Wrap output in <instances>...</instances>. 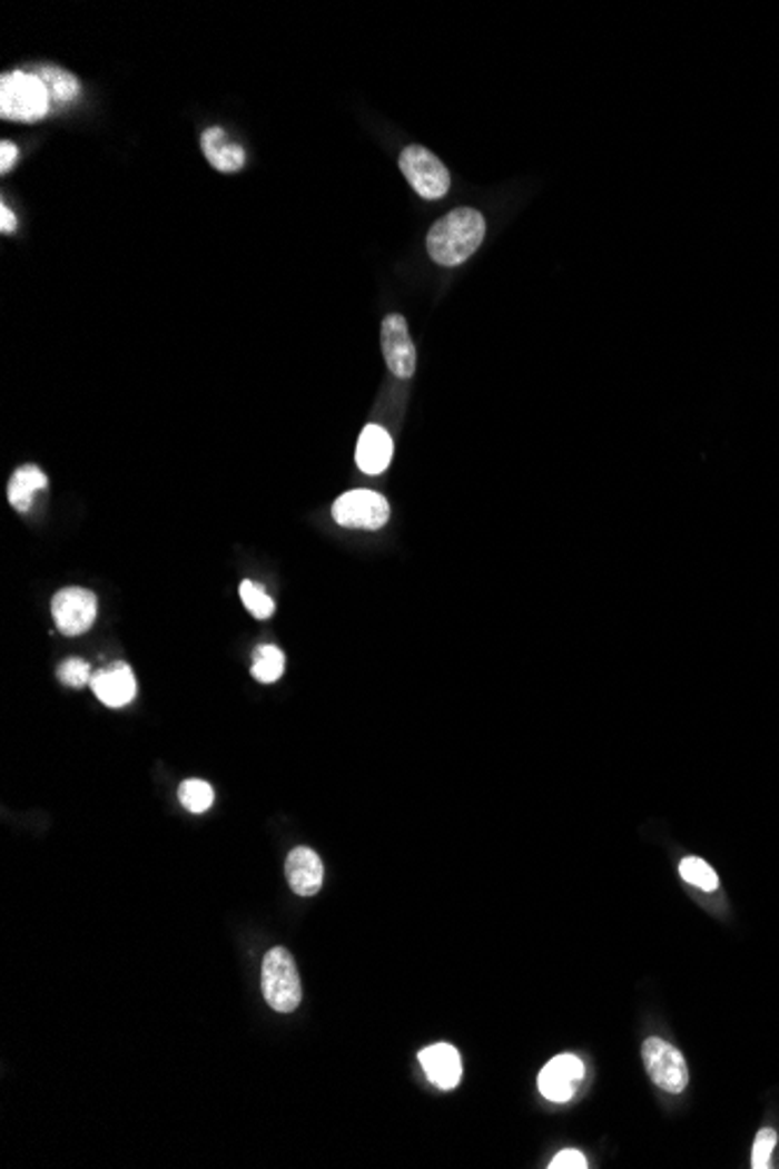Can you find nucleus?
<instances>
[{
    "instance_id": "nucleus-9",
    "label": "nucleus",
    "mask_w": 779,
    "mask_h": 1169,
    "mask_svg": "<svg viewBox=\"0 0 779 1169\" xmlns=\"http://www.w3.org/2000/svg\"><path fill=\"white\" fill-rule=\"evenodd\" d=\"M583 1079V1062L576 1055L553 1058L540 1074V1092L551 1102H570Z\"/></svg>"
},
{
    "instance_id": "nucleus-23",
    "label": "nucleus",
    "mask_w": 779,
    "mask_h": 1169,
    "mask_svg": "<svg viewBox=\"0 0 779 1169\" xmlns=\"http://www.w3.org/2000/svg\"><path fill=\"white\" fill-rule=\"evenodd\" d=\"M549 1167L551 1169H583V1167H589V1162H586V1158H583V1153H579L574 1149H568V1151H560L551 1160Z\"/></svg>"
},
{
    "instance_id": "nucleus-16",
    "label": "nucleus",
    "mask_w": 779,
    "mask_h": 1169,
    "mask_svg": "<svg viewBox=\"0 0 779 1169\" xmlns=\"http://www.w3.org/2000/svg\"><path fill=\"white\" fill-rule=\"evenodd\" d=\"M47 489V477L40 468L36 465H23L19 468L10 483H8V500L10 504L21 511V514H27V511L31 509L33 504V498L38 491Z\"/></svg>"
},
{
    "instance_id": "nucleus-17",
    "label": "nucleus",
    "mask_w": 779,
    "mask_h": 1169,
    "mask_svg": "<svg viewBox=\"0 0 779 1169\" xmlns=\"http://www.w3.org/2000/svg\"><path fill=\"white\" fill-rule=\"evenodd\" d=\"M250 672L262 685H272V681L280 679V675L285 672V654L276 645L257 647Z\"/></svg>"
},
{
    "instance_id": "nucleus-11",
    "label": "nucleus",
    "mask_w": 779,
    "mask_h": 1169,
    "mask_svg": "<svg viewBox=\"0 0 779 1169\" xmlns=\"http://www.w3.org/2000/svg\"><path fill=\"white\" fill-rule=\"evenodd\" d=\"M285 875L292 892L299 896H315L323 887L325 866L318 852H313L310 847H295L287 855Z\"/></svg>"
},
{
    "instance_id": "nucleus-20",
    "label": "nucleus",
    "mask_w": 779,
    "mask_h": 1169,
    "mask_svg": "<svg viewBox=\"0 0 779 1169\" xmlns=\"http://www.w3.org/2000/svg\"><path fill=\"white\" fill-rule=\"evenodd\" d=\"M240 600L246 605V610L257 619H269L276 612V602L272 600V596L266 593L259 583H253L248 579L240 583Z\"/></svg>"
},
{
    "instance_id": "nucleus-1",
    "label": "nucleus",
    "mask_w": 779,
    "mask_h": 1169,
    "mask_svg": "<svg viewBox=\"0 0 779 1169\" xmlns=\"http://www.w3.org/2000/svg\"><path fill=\"white\" fill-rule=\"evenodd\" d=\"M485 236V217L474 208H455L427 234V253L442 266L467 262Z\"/></svg>"
},
{
    "instance_id": "nucleus-4",
    "label": "nucleus",
    "mask_w": 779,
    "mask_h": 1169,
    "mask_svg": "<svg viewBox=\"0 0 779 1169\" xmlns=\"http://www.w3.org/2000/svg\"><path fill=\"white\" fill-rule=\"evenodd\" d=\"M400 168L408 185L416 189L423 199H442L451 189L448 168L434 153L423 148V145H408L400 157Z\"/></svg>"
},
{
    "instance_id": "nucleus-22",
    "label": "nucleus",
    "mask_w": 779,
    "mask_h": 1169,
    "mask_svg": "<svg viewBox=\"0 0 779 1169\" xmlns=\"http://www.w3.org/2000/svg\"><path fill=\"white\" fill-rule=\"evenodd\" d=\"M777 1147V1132L772 1128L759 1130L757 1139H753V1151H751V1167L753 1169H766L772 1156V1149Z\"/></svg>"
},
{
    "instance_id": "nucleus-8",
    "label": "nucleus",
    "mask_w": 779,
    "mask_h": 1169,
    "mask_svg": "<svg viewBox=\"0 0 779 1169\" xmlns=\"http://www.w3.org/2000/svg\"><path fill=\"white\" fill-rule=\"evenodd\" d=\"M52 617L63 636H82L96 619V596L80 587H68L52 598Z\"/></svg>"
},
{
    "instance_id": "nucleus-13",
    "label": "nucleus",
    "mask_w": 779,
    "mask_h": 1169,
    "mask_svg": "<svg viewBox=\"0 0 779 1169\" xmlns=\"http://www.w3.org/2000/svg\"><path fill=\"white\" fill-rule=\"evenodd\" d=\"M430 1083L442 1090H453L462 1079V1060L451 1043H434L418 1055Z\"/></svg>"
},
{
    "instance_id": "nucleus-25",
    "label": "nucleus",
    "mask_w": 779,
    "mask_h": 1169,
    "mask_svg": "<svg viewBox=\"0 0 779 1169\" xmlns=\"http://www.w3.org/2000/svg\"><path fill=\"white\" fill-rule=\"evenodd\" d=\"M14 229H17V217H14V213L3 204V206H0V232H3L6 236H10Z\"/></svg>"
},
{
    "instance_id": "nucleus-3",
    "label": "nucleus",
    "mask_w": 779,
    "mask_h": 1169,
    "mask_svg": "<svg viewBox=\"0 0 779 1169\" xmlns=\"http://www.w3.org/2000/svg\"><path fill=\"white\" fill-rule=\"evenodd\" d=\"M264 1000L278 1013H295L302 1004V981L287 947H274L262 964Z\"/></svg>"
},
{
    "instance_id": "nucleus-15",
    "label": "nucleus",
    "mask_w": 779,
    "mask_h": 1169,
    "mask_svg": "<svg viewBox=\"0 0 779 1169\" xmlns=\"http://www.w3.org/2000/svg\"><path fill=\"white\" fill-rule=\"evenodd\" d=\"M201 150L210 166L223 174H236L246 164V150L238 143H231L220 127H210L201 134Z\"/></svg>"
},
{
    "instance_id": "nucleus-7",
    "label": "nucleus",
    "mask_w": 779,
    "mask_h": 1169,
    "mask_svg": "<svg viewBox=\"0 0 779 1169\" xmlns=\"http://www.w3.org/2000/svg\"><path fill=\"white\" fill-rule=\"evenodd\" d=\"M381 348L387 362V370L397 379H411L416 372V346H413L408 323L404 315H387L381 325Z\"/></svg>"
},
{
    "instance_id": "nucleus-10",
    "label": "nucleus",
    "mask_w": 779,
    "mask_h": 1169,
    "mask_svg": "<svg viewBox=\"0 0 779 1169\" xmlns=\"http://www.w3.org/2000/svg\"><path fill=\"white\" fill-rule=\"evenodd\" d=\"M91 689L108 708H125L136 698V677L129 664L115 661L91 677Z\"/></svg>"
},
{
    "instance_id": "nucleus-14",
    "label": "nucleus",
    "mask_w": 779,
    "mask_h": 1169,
    "mask_svg": "<svg viewBox=\"0 0 779 1169\" xmlns=\"http://www.w3.org/2000/svg\"><path fill=\"white\" fill-rule=\"evenodd\" d=\"M23 70L33 72V76L45 85L47 96H50V110L52 112L63 110L66 106H70L80 96V80L72 76V72H68V70H63V68H59L55 63H31L29 68H23Z\"/></svg>"
},
{
    "instance_id": "nucleus-12",
    "label": "nucleus",
    "mask_w": 779,
    "mask_h": 1169,
    "mask_svg": "<svg viewBox=\"0 0 779 1169\" xmlns=\"http://www.w3.org/2000/svg\"><path fill=\"white\" fill-rule=\"evenodd\" d=\"M355 460L364 474H383L389 462H393V436L381 425H367L359 434Z\"/></svg>"
},
{
    "instance_id": "nucleus-6",
    "label": "nucleus",
    "mask_w": 779,
    "mask_h": 1169,
    "mask_svg": "<svg viewBox=\"0 0 779 1169\" xmlns=\"http://www.w3.org/2000/svg\"><path fill=\"white\" fill-rule=\"evenodd\" d=\"M642 1060L651 1081L665 1092H681L689 1086V1067L684 1055L663 1039H647L642 1043Z\"/></svg>"
},
{
    "instance_id": "nucleus-18",
    "label": "nucleus",
    "mask_w": 779,
    "mask_h": 1169,
    "mask_svg": "<svg viewBox=\"0 0 779 1169\" xmlns=\"http://www.w3.org/2000/svg\"><path fill=\"white\" fill-rule=\"evenodd\" d=\"M178 796L189 813H206L215 800V792L206 779H185Z\"/></svg>"
},
{
    "instance_id": "nucleus-21",
    "label": "nucleus",
    "mask_w": 779,
    "mask_h": 1169,
    "mask_svg": "<svg viewBox=\"0 0 779 1169\" xmlns=\"http://www.w3.org/2000/svg\"><path fill=\"white\" fill-rule=\"evenodd\" d=\"M57 675H59V679L63 681L66 687H72V689H80V687L91 685V677H93L89 664L82 661V659H68V661H63V664L59 666Z\"/></svg>"
},
{
    "instance_id": "nucleus-5",
    "label": "nucleus",
    "mask_w": 779,
    "mask_h": 1169,
    "mask_svg": "<svg viewBox=\"0 0 779 1169\" xmlns=\"http://www.w3.org/2000/svg\"><path fill=\"white\" fill-rule=\"evenodd\" d=\"M332 517L338 525H344V528L381 530L389 521V504L376 491L357 489V491L344 493L334 502Z\"/></svg>"
},
{
    "instance_id": "nucleus-2",
    "label": "nucleus",
    "mask_w": 779,
    "mask_h": 1169,
    "mask_svg": "<svg viewBox=\"0 0 779 1169\" xmlns=\"http://www.w3.org/2000/svg\"><path fill=\"white\" fill-rule=\"evenodd\" d=\"M50 112V96L33 72L21 68L0 78V117L8 121H40Z\"/></svg>"
},
{
    "instance_id": "nucleus-19",
    "label": "nucleus",
    "mask_w": 779,
    "mask_h": 1169,
    "mask_svg": "<svg viewBox=\"0 0 779 1169\" xmlns=\"http://www.w3.org/2000/svg\"><path fill=\"white\" fill-rule=\"evenodd\" d=\"M679 875L687 883H691V885H696L698 890H704V892H714L719 887V878H717L714 868L708 862H702L698 857H687L684 862H681L679 864Z\"/></svg>"
},
{
    "instance_id": "nucleus-24",
    "label": "nucleus",
    "mask_w": 779,
    "mask_h": 1169,
    "mask_svg": "<svg viewBox=\"0 0 779 1169\" xmlns=\"http://www.w3.org/2000/svg\"><path fill=\"white\" fill-rule=\"evenodd\" d=\"M17 145L10 143V140H3L0 143V174H8V170L12 168V164L17 161Z\"/></svg>"
}]
</instances>
